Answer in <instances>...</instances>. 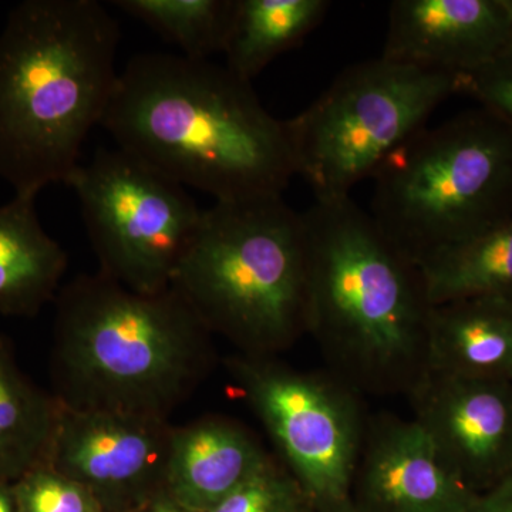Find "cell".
<instances>
[{"instance_id":"3","label":"cell","mask_w":512,"mask_h":512,"mask_svg":"<svg viewBox=\"0 0 512 512\" xmlns=\"http://www.w3.org/2000/svg\"><path fill=\"white\" fill-rule=\"evenodd\" d=\"M119 22L97 0H25L0 32V180L66 183L116 87Z\"/></svg>"},{"instance_id":"9","label":"cell","mask_w":512,"mask_h":512,"mask_svg":"<svg viewBox=\"0 0 512 512\" xmlns=\"http://www.w3.org/2000/svg\"><path fill=\"white\" fill-rule=\"evenodd\" d=\"M235 386L264 423L315 512H353L352 485L367 429L357 392L333 373L275 357L227 359Z\"/></svg>"},{"instance_id":"6","label":"cell","mask_w":512,"mask_h":512,"mask_svg":"<svg viewBox=\"0 0 512 512\" xmlns=\"http://www.w3.org/2000/svg\"><path fill=\"white\" fill-rule=\"evenodd\" d=\"M377 227L417 265L512 220V128L483 109L421 128L373 175Z\"/></svg>"},{"instance_id":"17","label":"cell","mask_w":512,"mask_h":512,"mask_svg":"<svg viewBox=\"0 0 512 512\" xmlns=\"http://www.w3.org/2000/svg\"><path fill=\"white\" fill-rule=\"evenodd\" d=\"M57 414L56 397L22 372L12 342L0 335V483H16L46 464Z\"/></svg>"},{"instance_id":"25","label":"cell","mask_w":512,"mask_h":512,"mask_svg":"<svg viewBox=\"0 0 512 512\" xmlns=\"http://www.w3.org/2000/svg\"><path fill=\"white\" fill-rule=\"evenodd\" d=\"M131 512H194L183 507L180 503L170 497L165 491L158 494L157 497L151 498L146 504L140 505L136 510Z\"/></svg>"},{"instance_id":"12","label":"cell","mask_w":512,"mask_h":512,"mask_svg":"<svg viewBox=\"0 0 512 512\" xmlns=\"http://www.w3.org/2000/svg\"><path fill=\"white\" fill-rule=\"evenodd\" d=\"M477 495L444 466L416 421L387 414L367 420L353 512H470Z\"/></svg>"},{"instance_id":"26","label":"cell","mask_w":512,"mask_h":512,"mask_svg":"<svg viewBox=\"0 0 512 512\" xmlns=\"http://www.w3.org/2000/svg\"><path fill=\"white\" fill-rule=\"evenodd\" d=\"M0 512H18L12 484L0 483Z\"/></svg>"},{"instance_id":"15","label":"cell","mask_w":512,"mask_h":512,"mask_svg":"<svg viewBox=\"0 0 512 512\" xmlns=\"http://www.w3.org/2000/svg\"><path fill=\"white\" fill-rule=\"evenodd\" d=\"M427 366L444 375L512 383V305L488 298L433 305Z\"/></svg>"},{"instance_id":"21","label":"cell","mask_w":512,"mask_h":512,"mask_svg":"<svg viewBox=\"0 0 512 512\" xmlns=\"http://www.w3.org/2000/svg\"><path fill=\"white\" fill-rule=\"evenodd\" d=\"M210 512H315L308 495L274 458Z\"/></svg>"},{"instance_id":"8","label":"cell","mask_w":512,"mask_h":512,"mask_svg":"<svg viewBox=\"0 0 512 512\" xmlns=\"http://www.w3.org/2000/svg\"><path fill=\"white\" fill-rule=\"evenodd\" d=\"M100 274L146 295L167 291L202 210L183 185L120 148H100L67 178Z\"/></svg>"},{"instance_id":"16","label":"cell","mask_w":512,"mask_h":512,"mask_svg":"<svg viewBox=\"0 0 512 512\" xmlns=\"http://www.w3.org/2000/svg\"><path fill=\"white\" fill-rule=\"evenodd\" d=\"M32 195L0 205V313L33 318L56 301L67 269L66 251L40 224Z\"/></svg>"},{"instance_id":"10","label":"cell","mask_w":512,"mask_h":512,"mask_svg":"<svg viewBox=\"0 0 512 512\" xmlns=\"http://www.w3.org/2000/svg\"><path fill=\"white\" fill-rule=\"evenodd\" d=\"M173 433L170 420L59 403L46 464L86 488L103 512H131L165 491Z\"/></svg>"},{"instance_id":"19","label":"cell","mask_w":512,"mask_h":512,"mask_svg":"<svg viewBox=\"0 0 512 512\" xmlns=\"http://www.w3.org/2000/svg\"><path fill=\"white\" fill-rule=\"evenodd\" d=\"M431 305L488 298L512 305V220L420 264Z\"/></svg>"},{"instance_id":"20","label":"cell","mask_w":512,"mask_h":512,"mask_svg":"<svg viewBox=\"0 0 512 512\" xmlns=\"http://www.w3.org/2000/svg\"><path fill=\"white\" fill-rule=\"evenodd\" d=\"M113 5L194 60L222 53L234 10V0H116Z\"/></svg>"},{"instance_id":"18","label":"cell","mask_w":512,"mask_h":512,"mask_svg":"<svg viewBox=\"0 0 512 512\" xmlns=\"http://www.w3.org/2000/svg\"><path fill=\"white\" fill-rule=\"evenodd\" d=\"M329 8L328 0H234L225 66L252 83L276 57L301 45Z\"/></svg>"},{"instance_id":"5","label":"cell","mask_w":512,"mask_h":512,"mask_svg":"<svg viewBox=\"0 0 512 512\" xmlns=\"http://www.w3.org/2000/svg\"><path fill=\"white\" fill-rule=\"evenodd\" d=\"M171 288L239 355L275 357L306 333L302 212L282 195L215 202L175 269Z\"/></svg>"},{"instance_id":"14","label":"cell","mask_w":512,"mask_h":512,"mask_svg":"<svg viewBox=\"0 0 512 512\" xmlns=\"http://www.w3.org/2000/svg\"><path fill=\"white\" fill-rule=\"evenodd\" d=\"M272 460L251 431L227 417L174 427L165 493L194 512H210Z\"/></svg>"},{"instance_id":"2","label":"cell","mask_w":512,"mask_h":512,"mask_svg":"<svg viewBox=\"0 0 512 512\" xmlns=\"http://www.w3.org/2000/svg\"><path fill=\"white\" fill-rule=\"evenodd\" d=\"M306 333L357 393L407 394L427 372L433 305L420 265L350 197L302 212Z\"/></svg>"},{"instance_id":"24","label":"cell","mask_w":512,"mask_h":512,"mask_svg":"<svg viewBox=\"0 0 512 512\" xmlns=\"http://www.w3.org/2000/svg\"><path fill=\"white\" fill-rule=\"evenodd\" d=\"M470 512H512V476L478 494Z\"/></svg>"},{"instance_id":"23","label":"cell","mask_w":512,"mask_h":512,"mask_svg":"<svg viewBox=\"0 0 512 512\" xmlns=\"http://www.w3.org/2000/svg\"><path fill=\"white\" fill-rule=\"evenodd\" d=\"M458 93L473 97L512 128V47L484 66L458 74Z\"/></svg>"},{"instance_id":"22","label":"cell","mask_w":512,"mask_h":512,"mask_svg":"<svg viewBox=\"0 0 512 512\" xmlns=\"http://www.w3.org/2000/svg\"><path fill=\"white\" fill-rule=\"evenodd\" d=\"M12 490L18 512H103L86 488L47 464L19 478Z\"/></svg>"},{"instance_id":"4","label":"cell","mask_w":512,"mask_h":512,"mask_svg":"<svg viewBox=\"0 0 512 512\" xmlns=\"http://www.w3.org/2000/svg\"><path fill=\"white\" fill-rule=\"evenodd\" d=\"M210 330L174 288L146 295L103 274L56 296L57 402L168 420L214 362Z\"/></svg>"},{"instance_id":"13","label":"cell","mask_w":512,"mask_h":512,"mask_svg":"<svg viewBox=\"0 0 512 512\" xmlns=\"http://www.w3.org/2000/svg\"><path fill=\"white\" fill-rule=\"evenodd\" d=\"M512 47V0H396L382 57L463 74Z\"/></svg>"},{"instance_id":"7","label":"cell","mask_w":512,"mask_h":512,"mask_svg":"<svg viewBox=\"0 0 512 512\" xmlns=\"http://www.w3.org/2000/svg\"><path fill=\"white\" fill-rule=\"evenodd\" d=\"M457 93L456 74L382 56L348 67L308 109L284 120L295 175L316 201L350 197Z\"/></svg>"},{"instance_id":"11","label":"cell","mask_w":512,"mask_h":512,"mask_svg":"<svg viewBox=\"0 0 512 512\" xmlns=\"http://www.w3.org/2000/svg\"><path fill=\"white\" fill-rule=\"evenodd\" d=\"M406 396L444 466L474 493L512 476L511 382L427 370Z\"/></svg>"},{"instance_id":"1","label":"cell","mask_w":512,"mask_h":512,"mask_svg":"<svg viewBox=\"0 0 512 512\" xmlns=\"http://www.w3.org/2000/svg\"><path fill=\"white\" fill-rule=\"evenodd\" d=\"M100 126L120 150L215 202L282 195L295 175L285 121L211 60L134 56Z\"/></svg>"}]
</instances>
